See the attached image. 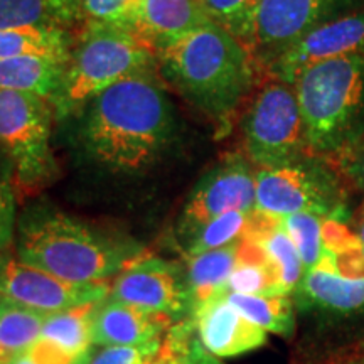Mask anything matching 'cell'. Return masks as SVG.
I'll list each match as a JSON object with an SVG mask.
<instances>
[{
    "label": "cell",
    "instance_id": "1",
    "mask_svg": "<svg viewBox=\"0 0 364 364\" xmlns=\"http://www.w3.org/2000/svg\"><path fill=\"white\" fill-rule=\"evenodd\" d=\"M174 134V108L150 71L129 76L97 95L86 105L81 127L91 159L125 174L152 166Z\"/></svg>",
    "mask_w": 364,
    "mask_h": 364
},
{
    "label": "cell",
    "instance_id": "2",
    "mask_svg": "<svg viewBox=\"0 0 364 364\" xmlns=\"http://www.w3.org/2000/svg\"><path fill=\"white\" fill-rule=\"evenodd\" d=\"M162 78L213 120H230L257 78L252 53L223 27L209 24L157 54Z\"/></svg>",
    "mask_w": 364,
    "mask_h": 364
},
{
    "label": "cell",
    "instance_id": "3",
    "mask_svg": "<svg viewBox=\"0 0 364 364\" xmlns=\"http://www.w3.org/2000/svg\"><path fill=\"white\" fill-rule=\"evenodd\" d=\"M139 248L103 235L61 213H33L21 221L17 258L26 265L76 284L117 277Z\"/></svg>",
    "mask_w": 364,
    "mask_h": 364
},
{
    "label": "cell",
    "instance_id": "4",
    "mask_svg": "<svg viewBox=\"0 0 364 364\" xmlns=\"http://www.w3.org/2000/svg\"><path fill=\"white\" fill-rule=\"evenodd\" d=\"M311 154H343L364 127V51L317 63L294 83Z\"/></svg>",
    "mask_w": 364,
    "mask_h": 364
},
{
    "label": "cell",
    "instance_id": "5",
    "mask_svg": "<svg viewBox=\"0 0 364 364\" xmlns=\"http://www.w3.org/2000/svg\"><path fill=\"white\" fill-rule=\"evenodd\" d=\"M157 56L135 31L86 24L78 31L56 97L54 115L68 117L118 81L152 70Z\"/></svg>",
    "mask_w": 364,
    "mask_h": 364
},
{
    "label": "cell",
    "instance_id": "6",
    "mask_svg": "<svg viewBox=\"0 0 364 364\" xmlns=\"http://www.w3.org/2000/svg\"><path fill=\"white\" fill-rule=\"evenodd\" d=\"M54 108L34 93L0 90V150L9 157L14 181L36 189L49 181L54 161L49 149Z\"/></svg>",
    "mask_w": 364,
    "mask_h": 364
},
{
    "label": "cell",
    "instance_id": "7",
    "mask_svg": "<svg viewBox=\"0 0 364 364\" xmlns=\"http://www.w3.org/2000/svg\"><path fill=\"white\" fill-rule=\"evenodd\" d=\"M243 136L248 159L260 169L302 161L309 147L292 85L272 80L262 86L245 115Z\"/></svg>",
    "mask_w": 364,
    "mask_h": 364
},
{
    "label": "cell",
    "instance_id": "8",
    "mask_svg": "<svg viewBox=\"0 0 364 364\" xmlns=\"http://www.w3.org/2000/svg\"><path fill=\"white\" fill-rule=\"evenodd\" d=\"M257 211L272 216L312 213L336 218L343 208L341 184L327 167L316 161H297L280 167H265L255 174Z\"/></svg>",
    "mask_w": 364,
    "mask_h": 364
},
{
    "label": "cell",
    "instance_id": "9",
    "mask_svg": "<svg viewBox=\"0 0 364 364\" xmlns=\"http://www.w3.org/2000/svg\"><path fill=\"white\" fill-rule=\"evenodd\" d=\"M364 9V0H262L247 49L268 68L309 31Z\"/></svg>",
    "mask_w": 364,
    "mask_h": 364
},
{
    "label": "cell",
    "instance_id": "10",
    "mask_svg": "<svg viewBox=\"0 0 364 364\" xmlns=\"http://www.w3.org/2000/svg\"><path fill=\"white\" fill-rule=\"evenodd\" d=\"M108 297L142 311L164 314L176 322L193 314L186 270L159 257H136L113 280Z\"/></svg>",
    "mask_w": 364,
    "mask_h": 364
},
{
    "label": "cell",
    "instance_id": "11",
    "mask_svg": "<svg viewBox=\"0 0 364 364\" xmlns=\"http://www.w3.org/2000/svg\"><path fill=\"white\" fill-rule=\"evenodd\" d=\"M257 184L248 161L230 156L198 182L182 209L179 235L188 243L204 225L231 211L252 213Z\"/></svg>",
    "mask_w": 364,
    "mask_h": 364
},
{
    "label": "cell",
    "instance_id": "12",
    "mask_svg": "<svg viewBox=\"0 0 364 364\" xmlns=\"http://www.w3.org/2000/svg\"><path fill=\"white\" fill-rule=\"evenodd\" d=\"M0 295L44 314H56L95 304L110 295V285L76 284L22 263L6 250L0 252Z\"/></svg>",
    "mask_w": 364,
    "mask_h": 364
},
{
    "label": "cell",
    "instance_id": "13",
    "mask_svg": "<svg viewBox=\"0 0 364 364\" xmlns=\"http://www.w3.org/2000/svg\"><path fill=\"white\" fill-rule=\"evenodd\" d=\"M363 51L364 9L309 31L304 38L280 54L267 70L275 80L294 86L300 73L306 71L307 68L327 59Z\"/></svg>",
    "mask_w": 364,
    "mask_h": 364
},
{
    "label": "cell",
    "instance_id": "14",
    "mask_svg": "<svg viewBox=\"0 0 364 364\" xmlns=\"http://www.w3.org/2000/svg\"><path fill=\"white\" fill-rule=\"evenodd\" d=\"M191 318L199 343L216 358L240 356L267 343V332L241 316L225 295H216L196 307Z\"/></svg>",
    "mask_w": 364,
    "mask_h": 364
},
{
    "label": "cell",
    "instance_id": "15",
    "mask_svg": "<svg viewBox=\"0 0 364 364\" xmlns=\"http://www.w3.org/2000/svg\"><path fill=\"white\" fill-rule=\"evenodd\" d=\"M174 318L120 302L112 297L97 304L91 322L93 346H145L161 343Z\"/></svg>",
    "mask_w": 364,
    "mask_h": 364
},
{
    "label": "cell",
    "instance_id": "16",
    "mask_svg": "<svg viewBox=\"0 0 364 364\" xmlns=\"http://www.w3.org/2000/svg\"><path fill=\"white\" fill-rule=\"evenodd\" d=\"M209 22L196 0H140L134 31L157 56Z\"/></svg>",
    "mask_w": 364,
    "mask_h": 364
},
{
    "label": "cell",
    "instance_id": "17",
    "mask_svg": "<svg viewBox=\"0 0 364 364\" xmlns=\"http://www.w3.org/2000/svg\"><path fill=\"white\" fill-rule=\"evenodd\" d=\"M300 289L311 302L332 311L351 312L364 307V280L339 275L326 253L316 267L304 273Z\"/></svg>",
    "mask_w": 364,
    "mask_h": 364
},
{
    "label": "cell",
    "instance_id": "18",
    "mask_svg": "<svg viewBox=\"0 0 364 364\" xmlns=\"http://www.w3.org/2000/svg\"><path fill=\"white\" fill-rule=\"evenodd\" d=\"M68 61L56 58H0V90L26 91L49 102L61 86Z\"/></svg>",
    "mask_w": 364,
    "mask_h": 364
},
{
    "label": "cell",
    "instance_id": "19",
    "mask_svg": "<svg viewBox=\"0 0 364 364\" xmlns=\"http://www.w3.org/2000/svg\"><path fill=\"white\" fill-rule=\"evenodd\" d=\"M81 29L76 0H0V29L59 27Z\"/></svg>",
    "mask_w": 364,
    "mask_h": 364
},
{
    "label": "cell",
    "instance_id": "20",
    "mask_svg": "<svg viewBox=\"0 0 364 364\" xmlns=\"http://www.w3.org/2000/svg\"><path fill=\"white\" fill-rule=\"evenodd\" d=\"M238 263V241L230 247L188 257V285L193 311L206 300L225 294L228 279Z\"/></svg>",
    "mask_w": 364,
    "mask_h": 364
},
{
    "label": "cell",
    "instance_id": "21",
    "mask_svg": "<svg viewBox=\"0 0 364 364\" xmlns=\"http://www.w3.org/2000/svg\"><path fill=\"white\" fill-rule=\"evenodd\" d=\"M75 34L59 27L0 29V58L43 56L68 61Z\"/></svg>",
    "mask_w": 364,
    "mask_h": 364
},
{
    "label": "cell",
    "instance_id": "22",
    "mask_svg": "<svg viewBox=\"0 0 364 364\" xmlns=\"http://www.w3.org/2000/svg\"><path fill=\"white\" fill-rule=\"evenodd\" d=\"M48 316L0 295V364H11L38 341Z\"/></svg>",
    "mask_w": 364,
    "mask_h": 364
},
{
    "label": "cell",
    "instance_id": "23",
    "mask_svg": "<svg viewBox=\"0 0 364 364\" xmlns=\"http://www.w3.org/2000/svg\"><path fill=\"white\" fill-rule=\"evenodd\" d=\"M102 302V300H100ZM98 302L70 309L56 314H49L46 318L41 339L48 341L54 348L75 358L88 356L91 353V322Z\"/></svg>",
    "mask_w": 364,
    "mask_h": 364
},
{
    "label": "cell",
    "instance_id": "24",
    "mask_svg": "<svg viewBox=\"0 0 364 364\" xmlns=\"http://www.w3.org/2000/svg\"><path fill=\"white\" fill-rule=\"evenodd\" d=\"M225 299L245 318L265 332L289 336L294 331V306L289 295L225 294Z\"/></svg>",
    "mask_w": 364,
    "mask_h": 364
},
{
    "label": "cell",
    "instance_id": "25",
    "mask_svg": "<svg viewBox=\"0 0 364 364\" xmlns=\"http://www.w3.org/2000/svg\"><path fill=\"white\" fill-rule=\"evenodd\" d=\"M262 243L265 248L268 260H270L273 270H275L277 280H279L280 290L284 295H289L299 287L304 277L302 258L295 248L294 241L287 235L284 225L270 231L260 240H255Z\"/></svg>",
    "mask_w": 364,
    "mask_h": 364
},
{
    "label": "cell",
    "instance_id": "26",
    "mask_svg": "<svg viewBox=\"0 0 364 364\" xmlns=\"http://www.w3.org/2000/svg\"><path fill=\"white\" fill-rule=\"evenodd\" d=\"M213 24L223 27L247 48L262 0H196Z\"/></svg>",
    "mask_w": 364,
    "mask_h": 364
},
{
    "label": "cell",
    "instance_id": "27",
    "mask_svg": "<svg viewBox=\"0 0 364 364\" xmlns=\"http://www.w3.org/2000/svg\"><path fill=\"white\" fill-rule=\"evenodd\" d=\"M248 216L250 213L231 211L209 221L186 243L188 257L230 247L240 241L247 231Z\"/></svg>",
    "mask_w": 364,
    "mask_h": 364
},
{
    "label": "cell",
    "instance_id": "28",
    "mask_svg": "<svg viewBox=\"0 0 364 364\" xmlns=\"http://www.w3.org/2000/svg\"><path fill=\"white\" fill-rule=\"evenodd\" d=\"M324 220L326 218L312 215V213H295V215L282 218L284 230L294 241L306 270L316 267L324 255V245H322Z\"/></svg>",
    "mask_w": 364,
    "mask_h": 364
},
{
    "label": "cell",
    "instance_id": "29",
    "mask_svg": "<svg viewBox=\"0 0 364 364\" xmlns=\"http://www.w3.org/2000/svg\"><path fill=\"white\" fill-rule=\"evenodd\" d=\"M76 4L83 26L105 24L134 31L140 0H76Z\"/></svg>",
    "mask_w": 364,
    "mask_h": 364
},
{
    "label": "cell",
    "instance_id": "30",
    "mask_svg": "<svg viewBox=\"0 0 364 364\" xmlns=\"http://www.w3.org/2000/svg\"><path fill=\"white\" fill-rule=\"evenodd\" d=\"M225 294L284 295L272 265H247V263H236L233 273L228 279Z\"/></svg>",
    "mask_w": 364,
    "mask_h": 364
},
{
    "label": "cell",
    "instance_id": "31",
    "mask_svg": "<svg viewBox=\"0 0 364 364\" xmlns=\"http://www.w3.org/2000/svg\"><path fill=\"white\" fill-rule=\"evenodd\" d=\"M193 318L176 322L164 336L161 346L142 364H186L191 339L194 338Z\"/></svg>",
    "mask_w": 364,
    "mask_h": 364
},
{
    "label": "cell",
    "instance_id": "32",
    "mask_svg": "<svg viewBox=\"0 0 364 364\" xmlns=\"http://www.w3.org/2000/svg\"><path fill=\"white\" fill-rule=\"evenodd\" d=\"M12 181V164L0 150V252L11 245L16 228V196Z\"/></svg>",
    "mask_w": 364,
    "mask_h": 364
},
{
    "label": "cell",
    "instance_id": "33",
    "mask_svg": "<svg viewBox=\"0 0 364 364\" xmlns=\"http://www.w3.org/2000/svg\"><path fill=\"white\" fill-rule=\"evenodd\" d=\"M161 343L145 346H100V349H91L86 364H142L150 354L157 351Z\"/></svg>",
    "mask_w": 364,
    "mask_h": 364
},
{
    "label": "cell",
    "instance_id": "34",
    "mask_svg": "<svg viewBox=\"0 0 364 364\" xmlns=\"http://www.w3.org/2000/svg\"><path fill=\"white\" fill-rule=\"evenodd\" d=\"M322 245L326 253H338L348 248L361 247L363 241L338 218H326L322 225Z\"/></svg>",
    "mask_w": 364,
    "mask_h": 364
},
{
    "label": "cell",
    "instance_id": "35",
    "mask_svg": "<svg viewBox=\"0 0 364 364\" xmlns=\"http://www.w3.org/2000/svg\"><path fill=\"white\" fill-rule=\"evenodd\" d=\"M364 245L361 247H354L343 250L338 253H326L331 258L332 268L346 277V279L353 280H364Z\"/></svg>",
    "mask_w": 364,
    "mask_h": 364
},
{
    "label": "cell",
    "instance_id": "36",
    "mask_svg": "<svg viewBox=\"0 0 364 364\" xmlns=\"http://www.w3.org/2000/svg\"><path fill=\"white\" fill-rule=\"evenodd\" d=\"M343 166L348 176L351 177L354 184L364 191V135L341 154Z\"/></svg>",
    "mask_w": 364,
    "mask_h": 364
},
{
    "label": "cell",
    "instance_id": "37",
    "mask_svg": "<svg viewBox=\"0 0 364 364\" xmlns=\"http://www.w3.org/2000/svg\"><path fill=\"white\" fill-rule=\"evenodd\" d=\"M186 364H221L218 361L216 356L209 354L206 349L203 348L198 338L191 339L188 354H186Z\"/></svg>",
    "mask_w": 364,
    "mask_h": 364
},
{
    "label": "cell",
    "instance_id": "38",
    "mask_svg": "<svg viewBox=\"0 0 364 364\" xmlns=\"http://www.w3.org/2000/svg\"><path fill=\"white\" fill-rule=\"evenodd\" d=\"M11 364H38V363H36L34 359L31 358L29 354H27V351H26V353H22L19 358H16V359H14V361H12Z\"/></svg>",
    "mask_w": 364,
    "mask_h": 364
},
{
    "label": "cell",
    "instance_id": "39",
    "mask_svg": "<svg viewBox=\"0 0 364 364\" xmlns=\"http://www.w3.org/2000/svg\"><path fill=\"white\" fill-rule=\"evenodd\" d=\"M358 238L363 241L364 245V208L361 209V215H359V220H358V231H356Z\"/></svg>",
    "mask_w": 364,
    "mask_h": 364
},
{
    "label": "cell",
    "instance_id": "40",
    "mask_svg": "<svg viewBox=\"0 0 364 364\" xmlns=\"http://www.w3.org/2000/svg\"><path fill=\"white\" fill-rule=\"evenodd\" d=\"M349 364H364V358L358 359V361H353V363H349Z\"/></svg>",
    "mask_w": 364,
    "mask_h": 364
},
{
    "label": "cell",
    "instance_id": "41",
    "mask_svg": "<svg viewBox=\"0 0 364 364\" xmlns=\"http://www.w3.org/2000/svg\"><path fill=\"white\" fill-rule=\"evenodd\" d=\"M363 250H364V247H363Z\"/></svg>",
    "mask_w": 364,
    "mask_h": 364
}]
</instances>
